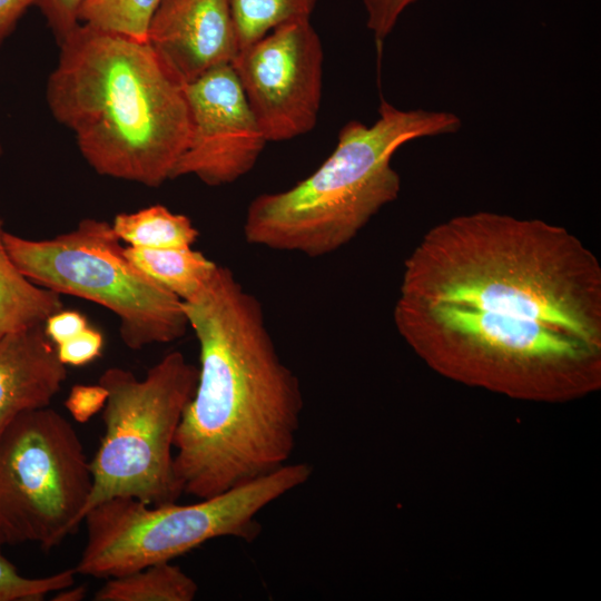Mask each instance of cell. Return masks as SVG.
I'll return each instance as SVG.
<instances>
[{
	"mask_svg": "<svg viewBox=\"0 0 601 601\" xmlns=\"http://www.w3.org/2000/svg\"><path fill=\"white\" fill-rule=\"evenodd\" d=\"M107 398L108 392L99 383L76 384L70 388L65 406L76 422L86 423L102 411Z\"/></svg>",
	"mask_w": 601,
	"mask_h": 601,
	"instance_id": "cell-23",
	"label": "cell"
},
{
	"mask_svg": "<svg viewBox=\"0 0 601 601\" xmlns=\"http://www.w3.org/2000/svg\"><path fill=\"white\" fill-rule=\"evenodd\" d=\"M402 337L435 367L514 393L594 386L601 266L564 227L476 211L444 220L406 258Z\"/></svg>",
	"mask_w": 601,
	"mask_h": 601,
	"instance_id": "cell-1",
	"label": "cell"
},
{
	"mask_svg": "<svg viewBox=\"0 0 601 601\" xmlns=\"http://www.w3.org/2000/svg\"><path fill=\"white\" fill-rule=\"evenodd\" d=\"M461 126L451 111L403 110L382 99L376 121L345 124L334 150L313 174L250 201L245 240L308 257L338 250L398 197L401 177L391 164L395 151L418 138L454 134Z\"/></svg>",
	"mask_w": 601,
	"mask_h": 601,
	"instance_id": "cell-4",
	"label": "cell"
},
{
	"mask_svg": "<svg viewBox=\"0 0 601 601\" xmlns=\"http://www.w3.org/2000/svg\"><path fill=\"white\" fill-rule=\"evenodd\" d=\"M3 242L35 284L114 313L129 349L177 341L189 327L183 300L134 265L111 223L85 218L67 233L39 240L4 231Z\"/></svg>",
	"mask_w": 601,
	"mask_h": 601,
	"instance_id": "cell-7",
	"label": "cell"
},
{
	"mask_svg": "<svg viewBox=\"0 0 601 601\" xmlns=\"http://www.w3.org/2000/svg\"><path fill=\"white\" fill-rule=\"evenodd\" d=\"M4 231L0 218V337L43 325L63 308L60 294L35 284L18 268L6 248Z\"/></svg>",
	"mask_w": 601,
	"mask_h": 601,
	"instance_id": "cell-13",
	"label": "cell"
},
{
	"mask_svg": "<svg viewBox=\"0 0 601 601\" xmlns=\"http://www.w3.org/2000/svg\"><path fill=\"white\" fill-rule=\"evenodd\" d=\"M46 98L99 175L158 187L190 132L185 82L147 41L80 23L59 43Z\"/></svg>",
	"mask_w": 601,
	"mask_h": 601,
	"instance_id": "cell-3",
	"label": "cell"
},
{
	"mask_svg": "<svg viewBox=\"0 0 601 601\" xmlns=\"http://www.w3.org/2000/svg\"><path fill=\"white\" fill-rule=\"evenodd\" d=\"M67 376L43 325L0 337V430L22 413L49 406Z\"/></svg>",
	"mask_w": 601,
	"mask_h": 601,
	"instance_id": "cell-12",
	"label": "cell"
},
{
	"mask_svg": "<svg viewBox=\"0 0 601 601\" xmlns=\"http://www.w3.org/2000/svg\"><path fill=\"white\" fill-rule=\"evenodd\" d=\"M146 41L185 83L239 53L230 0H160Z\"/></svg>",
	"mask_w": 601,
	"mask_h": 601,
	"instance_id": "cell-11",
	"label": "cell"
},
{
	"mask_svg": "<svg viewBox=\"0 0 601 601\" xmlns=\"http://www.w3.org/2000/svg\"><path fill=\"white\" fill-rule=\"evenodd\" d=\"M0 541V601H41L48 594L75 584V569L41 577L22 575L1 552Z\"/></svg>",
	"mask_w": 601,
	"mask_h": 601,
	"instance_id": "cell-19",
	"label": "cell"
},
{
	"mask_svg": "<svg viewBox=\"0 0 601 601\" xmlns=\"http://www.w3.org/2000/svg\"><path fill=\"white\" fill-rule=\"evenodd\" d=\"M125 249L136 267L181 300L199 290L218 265L193 247Z\"/></svg>",
	"mask_w": 601,
	"mask_h": 601,
	"instance_id": "cell-14",
	"label": "cell"
},
{
	"mask_svg": "<svg viewBox=\"0 0 601 601\" xmlns=\"http://www.w3.org/2000/svg\"><path fill=\"white\" fill-rule=\"evenodd\" d=\"M199 346L198 377L174 441L183 493L207 499L290 462L304 410L257 297L226 266L183 300Z\"/></svg>",
	"mask_w": 601,
	"mask_h": 601,
	"instance_id": "cell-2",
	"label": "cell"
},
{
	"mask_svg": "<svg viewBox=\"0 0 601 601\" xmlns=\"http://www.w3.org/2000/svg\"><path fill=\"white\" fill-rule=\"evenodd\" d=\"M104 349L102 334L90 326L82 332L57 345L59 359L66 366H83L101 355Z\"/></svg>",
	"mask_w": 601,
	"mask_h": 601,
	"instance_id": "cell-20",
	"label": "cell"
},
{
	"mask_svg": "<svg viewBox=\"0 0 601 601\" xmlns=\"http://www.w3.org/2000/svg\"><path fill=\"white\" fill-rule=\"evenodd\" d=\"M120 240L137 248L193 247L199 231L191 219L162 205H154L135 213H120L111 223Z\"/></svg>",
	"mask_w": 601,
	"mask_h": 601,
	"instance_id": "cell-16",
	"label": "cell"
},
{
	"mask_svg": "<svg viewBox=\"0 0 601 601\" xmlns=\"http://www.w3.org/2000/svg\"><path fill=\"white\" fill-rule=\"evenodd\" d=\"M90 461L72 424L47 406L0 430V541L49 551L82 523Z\"/></svg>",
	"mask_w": 601,
	"mask_h": 601,
	"instance_id": "cell-8",
	"label": "cell"
},
{
	"mask_svg": "<svg viewBox=\"0 0 601 601\" xmlns=\"http://www.w3.org/2000/svg\"><path fill=\"white\" fill-rule=\"evenodd\" d=\"M36 0H0V47Z\"/></svg>",
	"mask_w": 601,
	"mask_h": 601,
	"instance_id": "cell-25",
	"label": "cell"
},
{
	"mask_svg": "<svg viewBox=\"0 0 601 601\" xmlns=\"http://www.w3.org/2000/svg\"><path fill=\"white\" fill-rule=\"evenodd\" d=\"M85 0H36L58 45L79 24V9Z\"/></svg>",
	"mask_w": 601,
	"mask_h": 601,
	"instance_id": "cell-22",
	"label": "cell"
},
{
	"mask_svg": "<svg viewBox=\"0 0 601 601\" xmlns=\"http://www.w3.org/2000/svg\"><path fill=\"white\" fill-rule=\"evenodd\" d=\"M2 155V145L0 142V156Z\"/></svg>",
	"mask_w": 601,
	"mask_h": 601,
	"instance_id": "cell-27",
	"label": "cell"
},
{
	"mask_svg": "<svg viewBox=\"0 0 601 601\" xmlns=\"http://www.w3.org/2000/svg\"><path fill=\"white\" fill-rule=\"evenodd\" d=\"M196 581L171 562L108 578L95 593V601H193Z\"/></svg>",
	"mask_w": 601,
	"mask_h": 601,
	"instance_id": "cell-15",
	"label": "cell"
},
{
	"mask_svg": "<svg viewBox=\"0 0 601 601\" xmlns=\"http://www.w3.org/2000/svg\"><path fill=\"white\" fill-rule=\"evenodd\" d=\"M190 132L171 179L195 176L207 186L233 184L256 165L267 140L233 65L185 83Z\"/></svg>",
	"mask_w": 601,
	"mask_h": 601,
	"instance_id": "cell-10",
	"label": "cell"
},
{
	"mask_svg": "<svg viewBox=\"0 0 601 601\" xmlns=\"http://www.w3.org/2000/svg\"><path fill=\"white\" fill-rule=\"evenodd\" d=\"M312 475L309 463L289 462L191 504L150 505L129 496L104 501L85 514L87 540L75 571L108 579L171 562L217 538L250 543L260 533L258 514Z\"/></svg>",
	"mask_w": 601,
	"mask_h": 601,
	"instance_id": "cell-5",
	"label": "cell"
},
{
	"mask_svg": "<svg viewBox=\"0 0 601 601\" xmlns=\"http://www.w3.org/2000/svg\"><path fill=\"white\" fill-rule=\"evenodd\" d=\"M318 0H230L239 51L274 28L311 20Z\"/></svg>",
	"mask_w": 601,
	"mask_h": 601,
	"instance_id": "cell-17",
	"label": "cell"
},
{
	"mask_svg": "<svg viewBox=\"0 0 601 601\" xmlns=\"http://www.w3.org/2000/svg\"><path fill=\"white\" fill-rule=\"evenodd\" d=\"M88 325L86 316L77 311L60 309L50 315L45 324V333L57 346L82 332Z\"/></svg>",
	"mask_w": 601,
	"mask_h": 601,
	"instance_id": "cell-24",
	"label": "cell"
},
{
	"mask_svg": "<svg viewBox=\"0 0 601 601\" xmlns=\"http://www.w3.org/2000/svg\"><path fill=\"white\" fill-rule=\"evenodd\" d=\"M420 0H363L366 26L377 41H383L394 29L406 8Z\"/></svg>",
	"mask_w": 601,
	"mask_h": 601,
	"instance_id": "cell-21",
	"label": "cell"
},
{
	"mask_svg": "<svg viewBox=\"0 0 601 601\" xmlns=\"http://www.w3.org/2000/svg\"><path fill=\"white\" fill-rule=\"evenodd\" d=\"M56 593V592H55ZM87 595L86 585L75 584L63 588L51 598L52 601H80L83 600Z\"/></svg>",
	"mask_w": 601,
	"mask_h": 601,
	"instance_id": "cell-26",
	"label": "cell"
},
{
	"mask_svg": "<svg viewBox=\"0 0 601 601\" xmlns=\"http://www.w3.org/2000/svg\"><path fill=\"white\" fill-rule=\"evenodd\" d=\"M323 60L311 20L283 23L239 51L231 65L267 142L294 139L315 127Z\"/></svg>",
	"mask_w": 601,
	"mask_h": 601,
	"instance_id": "cell-9",
	"label": "cell"
},
{
	"mask_svg": "<svg viewBox=\"0 0 601 601\" xmlns=\"http://www.w3.org/2000/svg\"><path fill=\"white\" fill-rule=\"evenodd\" d=\"M160 0H85L79 22L96 29L146 41L151 17Z\"/></svg>",
	"mask_w": 601,
	"mask_h": 601,
	"instance_id": "cell-18",
	"label": "cell"
},
{
	"mask_svg": "<svg viewBox=\"0 0 601 601\" xmlns=\"http://www.w3.org/2000/svg\"><path fill=\"white\" fill-rule=\"evenodd\" d=\"M197 377L198 367L179 351L167 353L142 378L122 367L104 371L98 383L108 392L105 432L90 461L85 514L117 496L161 505L184 494L174 472V441Z\"/></svg>",
	"mask_w": 601,
	"mask_h": 601,
	"instance_id": "cell-6",
	"label": "cell"
}]
</instances>
